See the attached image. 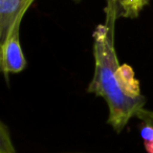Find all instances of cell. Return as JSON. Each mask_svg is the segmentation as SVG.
Segmentation results:
<instances>
[{
    "label": "cell",
    "mask_w": 153,
    "mask_h": 153,
    "mask_svg": "<svg viewBox=\"0 0 153 153\" xmlns=\"http://www.w3.org/2000/svg\"><path fill=\"white\" fill-rule=\"evenodd\" d=\"M106 20L94 30V74L88 91L104 99L108 106V123L121 132L128 122L144 108V96L129 66H121L114 47V24L119 7L107 0Z\"/></svg>",
    "instance_id": "1"
},
{
    "label": "cell",
    "mask_w": 153,
    "mask_h": 153,
    "mask_svg": "<svg viewBox=\"0 0 153 153\" xmlns=\"http://www.w3.org/2000/svg\"><path fill=\"white\" fill-rule=\"evenodd\" d=\"M20 23L21 22H17L15 24L5 41L1 43L0 66L5 76L10 74H18L22 71L26 65L25 58L20 45Z\"/></svg>",
    "instance_id": "2"
},
{
    "label": "cell",
    "mask_w": 153,
    "mask_h": 153,
    "mask_svg": "<svg viewBox=\"0 0 153 153\" xmlns=\"http://www.w3.org/2000/svg\"><path fill=\"white\" fill-rule=\"evenodd\" d=\"M35 0H0V43H3L17 22H21Z\"/></svg>",
    "instance_id": "3"
},
{
    "label": "cell",
    "mask_w": 153,
    "mask_h": 153,
    "mask_svg": "<svg viewBox=\"0 0 153 153\" xmlns=\"http://www.w3.org/2000/svg\"><path fill=\"white\" fill-rule=\"evenodd\" d=\"M140 131L147 152L153 153V127L143 123V125L140 126Z\"/></svg>",
    "instance_id": "4"
},
{
    "label": "cell",
    "mask_w": 153,
    "mask_h": 153,
    "mask_svg": "<svg viewBox=\"0 0 153 153\" xmlns=\"http://www.w3.org/2000/svg\"><path fill=\"white\" fill-rule=\"evenodd\" d=\"M149 0H128V9L126 13V18H135L140 12L144 9Z\"/></svg>",
    "instance_id": "5"
},
{
    "label": "cell",
    "mask_w": 153,
    "mask_h": 153,
    "mask_svg": "<svg viewBox=\"0 0 153 153\" xmlns=\"http://www.w3.org/2000/svg\"><path fill=\"white\" fill-rule=\"evenodd\" d=\"M0 153H16L12 147L10 136L4 133V129L1 128V152Z\"/></svg>",
    "instance_id": "6"
},
{
    "label": "cell",
    "mask_w": 153,
    "mask_h": 153,
    "mask_svg": "<svg viewBox=\"0 0 153 153\" xmlns=\"http://www.w3.org/2000/svg\"><path fill=\"white\" fill-rule=\"evenodd\" d=\"M135 117L140 119L144 124H147V125H150L153 127V110H147V109L143 108L136 113Z\"/></svg>",
    "instance_id": "7"
},
{
    "label": "cell",
    "mask_w": 153,
    "mask_h": 153,
    "mask_svg": "<svg viewBox=\"0 0 153 153\" xmlns=\"http://www.w3.org/2000/svg\"><path fill=\"white\" fill-rule=\"evenodd\" d=\"M114 1L119 7L120 11H121V15L125 17L128 9V0H114Z\"/></svg>",
    "instance_id": "8"
}]
</instances>
